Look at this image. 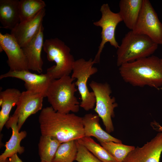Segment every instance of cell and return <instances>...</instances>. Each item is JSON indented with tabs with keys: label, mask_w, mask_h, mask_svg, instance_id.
<instances>
[{
	"label": "cell",
	"mask_w": 162,
	"mask_h": 162,
	"mask_svg": "<svg viewBox=\"0 0 162 162\" xmlns=\"http://www.w3.org/2000/svg\"><path fill=\"white\" fill-rule=\"evenodd\" d=\"M38 121L42 135L53 137L61 143L85 136L82 117L73 113H60L46 107L41 110Z\"/></svg>",
	"instance_id": "cell-1"
},
{
	"label": "cell",
	"mask_w": 162,
	"mask_h": 162,
	"mask_svg": "<svg viewBox=\"0 0 162 162\" xmlns=\"http://www.w3.org/2000/svg\"><path fill=\"white\" fill-rule=\"evenodd\" d=\"M119 70L123 80L134 86L158 88L162 86V64L156 56L124 64Z\"/></svg>",
	"instance_id": "cell-2"
},
{
	"label": "cell",
	"mask_w": 162,
	"mask_h": 162,
	"mask_svg": "<svg viewBox=\"0 0 162 162\" xmlns=\"http://www.w3.org/2000/svg\"><path fill=\"white\" fill-rule=\"evenodd\" d=\"M75 79L66 75L53 80L50 85L46 97L56 111L68 113L70 112H77L79 110V103L75 96L77 89L73 81Z\"/></svg>",
	"instance_id": "cell-3"
},
{
	"label": "cell",
	"mask_w": 162,
	"mask_h": 162,
	"mask_svg": "<svg viewBox=\"0 0 162 162\" xmlns=\"http://www.w3.org/2000/svg\"><path fill=\"white\" fill-rule=\"evenodd\" d=\"M158 45L147 36L130 30L125 35L117 49V65L120 67L150 56L157 49Z\"/></svg>",
	"instance_id": "cell-4"
},
{
	"label": "cell",
	"mask_w": 162,
	"mask_h": 162,
	"mask_svg": "<svg viewBox=\"0 0 162 162\" xmlns=\"http://www.w3.org/2000/svg\"><path fill=\"white\" fill-rule=\"evenodd\" d=\"M43 49L49 62L56 64L46 70V73L53 80L69 75L72 71L75 61L70 53V48L58 38L47 39L44 42Z\"/></svg>",
	"instance_id": "cell-5"
},
{
	"label": "cell",
	"mask_w": 162,
	"mask_h": 162,
	"mask_svg": "<svg viewBox=\"0 0 162 162\" xmlns=\"http://www.w3.org/2000/svg\"><path fill=\"white\" fill-rule=\"evenodd\" d=\"M94 64L92 58L87 61L81 58L75 61L71 76L77 79L74 83L81 96L80 106L87 111L94 108L96 103L94 93L89 91L87 85L89 77L98 72L97 68L93 66Z\"/></svg>",
	"instance_id": "cell-6"
},
{
	"label": "cell",
	"mask_w": 162,
	"mask_h": 162,
	"mask_svg": "<svg viewBox=\"0 0 162 162\" xmlns=\"http://www.w3.org/2000/svg\"><path fill=\"white\" fill-rule=\"evenodd\" d=\"M94 92L96 100L94 109L102 119L106 132L108 133L114 131L112 118L114 116V110L118 106L114 97L111 96L112 91L107 83H99L94 81L89 84Z\"/></svg>",
	"instance_id": "cell-7"
},
{
	"label": "cell",
	"mask_w": 162,
	"mask_h": 162,
	"mask_svg": "<svg viewBox=\"0 0 162 162\" xmlns=\"http://www.w3.org/2000/svg\"><path fill=\"white\" fill-rule=\"evenodd\" d=\"M100 11L101 13L100 19L93 22L94 25L100 27L102 29L101 41L93 59L94 64L100 62L101 54L106 43L109 42L116 49L118 47L119 45L115 38V31L118 24L122 21L118 13L112 12L107 3L101 5Z\"/></svg>",
	"instance_id": "cell-8"
},
{
	"label": "cell",
	"mask_w": 162,
	"mask_h": 162,
	"mask_svg": "<svg viewBox=\"0 0 162 162\" xmlns=\"http://www.w3.org/2000/svg\"><path fill=\"white\" fill-rule=\"evenodd\" d=\"M132 31L147 36L158 45H162V23L149 0H143L139 18Z\"/></svg>",
	"instance_id": "cell-9"
},
{
	"label": "cell",
	"mask_w": 162,
	"mask_h": 162,
	"mask_svg": "<svg viewBox=\"0 0 162 162\" xmlns=\"http://www.w3.org/2000/svg\"><path fill=\"white\" fill-rule=\"evenodd\" d=\"M0 51L7 55V63L11 71L29 70L26 58L22 47L10 34L0 33Z\"/></svg>",
	"instance_id": "cell-10"
},
{
	"label": "cell",
	"mask_w": 162,
	"mask_h": 162,
	"mask_svg": "<svg viewBox=\"0 0 162 162\" xmlns=\"http://www.w3.org/2000/svg\"><path fill=\"white\" fill-rule=\"evenodd\" d=\"M44 97L42 94L30 91L21 92L13 114L18 118L17 126L19 131L30 116L42 110Z\"/></svg>",
	"instance_id": "cell-11"
},
{
	"label": "cell",
	"mask_w": 162,
	"mask_h": 162,
	"mask_svg": "<svg viewBox=\"0 0 162 162\" xmlns=\"http://www.w3.org/2000/svg\"><path fill=\"white\" fill-rule=\"evenodd\" d=\"M162 152V132L142 147H137L122 162H160Z\"/></svg>",
	"instance_id": "cell-12"
},
{
	"label": "cell",
	"mask_w": 162,
	"mask_h": 162,
	"mask_svg": "<svg viewBox=\"0 0 162 162\" xmlns=\"http://www.w3.org/2000/svg\"><path fill=\"white\" fill-rule=\"evenodd\" d=\"M13 77L22 80L26 90L42 94L46 97L47 89L52 81V78L47 73L40 74L33 73L28 70L11 71L3 74L0 79Z\"/></svg>",
	"instance_id": "cell-13"
},
{
	"label": "cell",
	"mask_w": 162,
	"mask_h": 162,
	"mask_svg": "<svg viewBox=\"0 0 162 162\" xmlns=\"http://www.w3.org/2000/svg\"><path fill=\"white\" fill-rule=\"evenodd\" d=\"M46 14L44 8L30 20L20 22L12 30L10 34L15 38L21 47L29 42L37 34Z\"/></svg>",
	"instance_id": "cell-14"
},
{
	"label": "cell",
	"mask_w": 162,
	"mask_h": 162,
	"mask_svg": "<svg viewBox=\"0 0 162 162\" xmlns=\"http://www.w3.org/2000/svg\"><path fill=\"white\" fill-rule=\"evenodd\" d=\"M44 31L42 24L36 35L22 48L26 58L28 69L39 73L43 71V62L41 52L44 42Z\"/></svg>",
	"instance_id": "cell-15"
},
{
	"label": "cell",
	"mask_w": 162,
	"mask_h": 162,
	"mask_svg": "<svg viewBox=\"0 0 162 162\" xmlns=\"http://www.w3.org/2000/svg\"><path fill=\"white\" fill-rule=\"evenodd\" d=\"M17 122V116L13 114L5 124L7 129H11L12 134L9 140L6 143L5 149L0 155V159H6L17 153L21 154L25 151V148L21 146L20 142L26 137L27 133L25 130L19 131Z\"/></svg>",
	"instance_id": "cell-16"
},
{
	"label": "cell",
	"mask_w": 162,
	"mask_h": 162,
	"mask_svg": "<svg viewBox=\"0 0 162 162\" xmlns=\"http://www.w3.org/2000/svg\"><path fill=\"white\" fill-rule=\"evenodd\" d=\"M100 117L96 114L88 113L82 117L85 136H93L100 143L112 141L122 143V141L104 131L99 124Z\"/></svg>",
	"instance_id": "cell-17"
},
{
	"label": "cell",
	"mask_w": 162,
	"mask_h": 162,
	"mask_svg": "<svg viewBox=\"0 0 162 162\" xmlns=\"http://www.w3.org/2000/svg\"><path fill=\"white\" fill-rule=\"evenodd\" d=\"M18 0H0V22L2 28L14 29L20 23Z\"/></svg>",
	"instance_id": "cell-18"
},
{
	"label": "cell",
	"mask_w": 162,
	"mask_h": 162,
	"mask_svg": "<svg viewBox=\"0 0 162 162\" xmlns=\"http://www.w3.org/2000/svg\"><path fill=\"white\" fill-rule=\"evenodd\" d=\"M143 0H121L118 12L126 27L130 30L134 28L142 8Z\"/></svg>",
	"instance_id": "cell-19"
},
{
	"label": "cell",
	"mask_w": 162,
	"mask_h": 162,
	"mask_svg": "<svg viewBox=\"0 0 162 162\" xmlns=\"http://www.w3.org/2000/svg\"><path fill=\"white\" fill-rule=\"evenodd\" d=\"M21 92L15 88H9L0 93V131H1L10 117L12 108L16 105Z\"/></svg>",
	"instance_id": "cell-20"
},
{
	"label": "cell",
	"mask_w": 162,
	"mask_h": 162,
	"mask_svg": "<svg viewBox=\"0 0 162 162\" xmlns=\"http://www.w3.org/2000/svg\"><path fill=\"white\" fill-rule=\"evenodd\" d=\"M61 143L53 137L41 135L38 144V154L41 161L52 162Z\"/></svg>",
	"instance_id": "cell-21"
},
{
	"label": "cell",
	"mask_w": 162,
	"mask_h": 162,
	"mask_svg": "<svg viewBox=\"0 0 162 162\" xmlns=\"http://www.w3.org/2000/svg\"><path fill=\"white\" fill-rule=\"evenodd\" d=\"M46 6L45 2L42 0H19L20 22L31 19Z\"/></svg>",
	"instance_id": "cell-22"
},
{
	"label": "cell",
	"mask_w": 162,
	"mask_h": 162,
	"mask_svg": "<svg viewBox=\"0 0 162 162\" xmlns=\"http://www.w3.org/2000/svg\"><path fill=\"white\" fill-rule=\"evenodd\" d=\"M76 141L102 162H117L101 145L96 142L91 137L84 136Z\"/></svg>",
	"instance_id": "cell-23"
},
{
	"label": "cell",
	"mask_w": 162,
	"mask_h": 162,
	"mask_svg": "<svg viewBox=\"0 0 162 162\" xmlns=\"http://www.w3.org/2000/svg\"><path fill=\"white\" fill-rule=\"evenodd\" d=\"M78 152L76 140H71L61 143L52 162H73Z\"/></svg>",
	"instance_id": "cell-24"
},
{
	"label": "cell",
	"mask_w": 162,
	"mask_h": 162,
	"mask_svg": "<svg viewBox=\"0 0 162 162\" xmlns=\"http://www.w3.org/2000/svg\"><path fill=\"white\" fill-rule=\"evenodd\" d=\"M100 144L117 162H122L129 153L135 148L112 141L101 142Z\"/></svg>",
	"instance_id": "cell-25"
},
{
	"label": "cell",
	"mask_w": 162,
	"mask_h": 162,
	"mask_svg": "<svg viewBox=\"0 0 162 162\" xmlns=\"http://www.w3.org/2000/svg\"><path fill=\"white\" fill-rule=\"evenodd\" d=\"M76 141L78 152L75 160L77 162H102L93 155L84 146Z\"/></svg>",
	"instance_id": "cell-26"
},
{
	"label": "cell",
	"mask_w": 162,
	"mask_h": 162,
	"mask_svg": "<svg viewBox=\"0 0 162 162\" xmlns=\"http://www.w3.org/2000/svg\"><path fill=\"white\" fill-rule=\"evenodd\" d=\"M8 162H23L19 157L17 154H15L8 159Z\"/></svg>",
	"instance_id": "cell-27"
},
{
	"label": "cell",
	"mask_w": 162,
	"mask_h": 162,
	"mask_svg": "<svg viewBox=\"0 0 162 162\" xmlns=\"http://www.w3.org/2000/svg\"><path fill=\"white\" fill-rule=\"evenodd\" d=\"M158 127V130L159 132H162V127L159 124L157 125Z\"/></svg>",
	"instance_id": "cell-28"
},
{
	"label": "cell",
	"mask_w": 162,
	"mask_h": 162,
	"mask_svg": "<svg viewBox=\"0 0 162 162\" xmlns=\"http://www.w3.org/2000/svg\"><path fill=\"white\" fill-rule=\"evenodd\" d=\"M8 158L5 159H0V162H8Z\"/></svg>",
	"instance_id": "cell-29"
},
{
	"label": "cell",
	"mask_w": 162,
	"mask_h": 162,
	"mask_svg": "<svg viewBox=\"0 0 162 162\" xmlns=\"http://www.w3.org/2000/svg\"><path fill=\"white\" fill-rule=\"evenodd\" d=\"M40 162H48V161H41Z\"/></svg>",
	"instance_id": "cell-30"
},
{
	"label": "cell",
	"mask_w": 162,
	"mask_h": 162,
	"mask_svg": "<svg viewBox=\"0 0 162 162\" xmlns=\"http://www.w3.org/2000/svg\"><path fill=\"white\" fill-rule=\"evenodd\" d=\"M160 60H161V63L162 64V58H160Z\"/></svg>",
	"instance_id": "cell-31"
}]
</instances>
